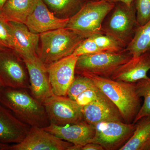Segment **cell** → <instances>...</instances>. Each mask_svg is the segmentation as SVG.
Returning <instances> with one entry per match:
<instances>
[{"mask_svg":"<svg viewBox=\"0 0 150 150\" xmlns=\"http://www.w3.org/2000/svg\"><path fill=\"white\" fill-rule=\"evenodd\" d=\"M0 103L30 127L44 128L50 125L43 104L27 89L3 87L0 90Z\"/></svg>","mask_w":150,"mask_h":150,"instance_id":"1","label":"cell"},{"mask_svg":"<svg viewBox=\"0 0 150 150\" xmlns=\"http://www.w3.org/2000/svg\"><path fill=\"white\" fill-rule=\"evenodd\" d=\"M93 81L96 86L117 107L123 121L133 123L141 106V97L137 93L136 83L114 80L92 74L82 75Z\"/></svg>","mask_w":150,"mask_h":150,"instance_id":"2","label":"cell"},{"mask_svg":"<svg viewBox=\"0 0 150 150\" xmlns=\"http://www.w3.org/2000/svg\"><path fill=\"white\" fill-rule=\"evenodd\" d=\"M41 43L38 56L47 67L74 53L86 38L67 28L40 33Z\"/></svg>","mask_w":150,"mask_h":150,"instance_id":"3","label":"cell"},{"mask_svg":"<svg viewBox=\"0 0 150 150\" xmlns=\"http://www.w3.org/2000/svg\"><path fill=\"white\" fill-rule=\"evenodd\" d=\"M115 5V3L107 0L87 1L79 10L69 18L66 28L86 38L103 33V23Z\"/></svg>","mask_w":150,"mask_h":150,"instance_id":"4","label":"cell"},{"mask_svg":"<svg viewBox=\"0 0 150 150\" xmlns=\"http://www.w3.org/2000/svg\"><path fill=\"white\" fill-rule=\"evenodd\" d=\"M139 26L134 2L131 5L117 2L105 19L101 30L126 48Z\"/></svg>","mask_w":150,"mask_h":150,"instance_id":"5","label":"cell"},{"mask_svg":"<svg viewBox=\"0 0 150 150\" xmlns=\"http://www.w3.org/2000/svg\"><path fill=\"white\" fill-rule=\"evenodd\" d=\"M132 57L125 50L118 53L102 51L81 55L78 57L75 72L77 75L89 74L110 78L120 66Z\"/></svg>","mask_w":150,"mask_h":150,"instance_id":"6","label":"cell"},{"mask_svg":"<svg viewBox=\"0 0 150 150\" xmlns=\"http://www.w3.org/2000/svg\"><path fill=\"white\" fill-rule=\"evenodd\" d=\"M95 133L91 142L101 145L104 150H119L132 136L136 123L108 121L94 125Z\"/></svg>","mask_w":150,"mask_h":150,"instance_id":"7","label":"cell"},{"mask_svg":"<svg viewBox=\"0 0 150 150\" xmlns=\"http://www.w3.org/2000/svg\"><path fill=\"white\" fill-rule=\"evenodd\" d=\"M0 83L3 87L29 89L30 81L24 62L13 50H0Z\"/></svg>","mask_w":150,"mask_h":150,"instance_id":"8","label":"cell"},{"mask_svg":"<svg viewBox=\"0 0 150 150\" xmlns=\"http://www.w3.org/2000/svg\"><path fill=\"white\" fill-rule=\"evenodd\" d=\"M43 104L50 124L65 126L84 121L82 107L67 96L53 94Z\"/></svg>","mask_w":150,"mask_h":150,"instance_id":"9","label":"cell"},{"mask_svg":"<svg viewBox=\"0 0 150 150\" xmlns=\"http://www.w3.org/2000/svg\"><path fill=\"white\" fill-rule=\"evenodd\" d=\"M78 56L71 54L46 67L49 82L54 94L67 96L74 79Z\"/></svg>","mask_w":150,"mask_h":150,"instance_id":"10","label":"cell"},{"mask_svg":"<svg viewBox=\"0 0 150 150\" xmlns=\"http://www.w3.org/2000/svg\"><path fill=\"white\" fill-rule=\"evenodd\" d=\"M72 145L43 128L30 127L23 141L10 145L8 150H69Z\"/></svg>","mask_w":150,"mask_h":150,"instance_id":"11","label":"cell"},{"mask_svg":"<svg viewBox=\"0 0 150 150\" xmlns=\"http://www.w3.org/2000/svg\"><path fill=\"white\" fill-rule=\"evenodd\" d=\"M23 60L29 76L30 92L35 99L43 104L46 99L54 94L46 66L38 56Z\"/></svg>","mask_w":150,"mask_h":150,"instance_id":"12","label":"cell"},{"mask_svg":"<svg viewBox=\"0 0 150 150\" xmlns=\"http://www.w3.org/2000/svg\"><path fill=\"white\" fill-rule=\"evenodd\" d=\"M69 19L55 16L43 0H38L34 10L24 24L31 32L40 34L50 30L66 28Z\"/></svg>","mask_w":150,"mask_h":150,"instance_id":"13","label":"cell"},{"mask_svg":"<svg viewBox=\"0 0 150 150\" xmlns=\"http://www.w3.org/2000/svg\"><path fill=\"white\" fill-rule=\"evenodd\" d=\"M43 129L77 147L90 143L95 133L94 126L84 120L65 126L50 124Z\"/></svg>","mask_w":150,"mask_h":150,"instance_id":"14","label":"cell"},{"mask_svg":"<svg viewBox=\"0 0 150 150\" xmlns=\"http://www.w3.org/2000/svg\"><path fill=\"white\" fill-rule=\"evenodd\" d=\"M8 22L12 32L13 50L22 59L38 56L40 35L31 32L24 23L14 21Z\"/></svg>","mask_w":150,"mask_h":150,"instance_id":"15","label":"cell"},{"mask_svg":"<svg viewBox=\"0 0 150 150\" xmlns=\"http://www.w3.org/2000/svg\"><path fill=\"white\" fill-rule=\"evenodd\" d=\"M30 128L0 103V143L9 145L20 143L26 137Z\"/></svg>","mask_w":150,"mask_h":150,"instance_id":"16","label":"cell"},{"mask_svg":"<svg viewBox=\"0 0 150 150\" xmlns=\"http://www.w3.org/2000/svg\"><path fill=\"white\" fill-rule=\"evenodd\" d=\"M82 111L84 120L93 126L102 121H123L118 108L103 93L93 102L82 107Z\"/></svg>","mask_w":150,"mask_h":150,"instance_id":"17","label":"cell"},{"mask_svg":"<svg viewBox=\"0 0 150 150\" xmlns=\"http://www.w3.org/2000/svg\"><path fill=\"white\" fill-rule=\"evenodd\" d=\"M150 70V51L136 57H132L114 72L111 79L130 83L149 79Z\"/></svg>","mask_w":150,"mask_h":150,"instance_id":"18","label":"cell"},{"mask_svg":"<svg viewBox=\"0 0 150 150\" xmlns=\"http://www.w3.org/2000/svg\"><path fill=\"white\" fill-rule=\"evenodd\" d=\"M38 0H7L0 16L7 21L25 23L35 8Z\"/></svg>","mask_w":150,"mask_h":150,"instance_id":"19","label":"cell"},{"mask_svg":"<svg viewBox=\"0 0 150 150\" xmlns=\"http://www.w3.org/2000/svg\"><path fill=\"white\" fill-rule=\"evenodd\" d=\"M132 136L119 150H148L150 146V116L137 121Z\"/></svg>","mask_w":150,"mask_h":150,"instance_id":"20","label":"cell"},{"mask_svg":"<svg viewBox=\"0 0 150 150\" xmlns=\"http://www.w3.org/2000/svg\"><path fill=\"white\" fill-rule=\"evenodd\" d=\"M125 51L132 57H137L150 51V20L138 27Z\"/></svg>","mask_w":150,"mask_h":150,"instance_id":"21","label":"cell"},{"mask_svg":"<svg viewBox=\"0 0 150 150\" xmlns=\"http://www.w3.org/2000/svg\"><path fill=\"white\" fill-rule=\"evenodd\" d=\"M54 12L69 18L75 14L88 0H43Z\"/></svg>","mask_w":150,"mask_h":150,"instance_id":"22","label":"cell"},{"mask_svg":"<svg viewBox=\"0 0 150 150\" xmlns=\"http://www.w3.org/2000/svg\"><path fill=\"white\" fill-rule=\"evenodd\" d=\"M136 86L137 93L140 97L144 98V101L133 121L134 123L144 117L150 116V78L138 81Z\"/></svg>","mask_w":150,"mask_h":150,"instance_id":"23","label":"cell"},{"mask_svg":"<svg viewBox=\"0 0 150 150\" xmlns=\"http://www.w3.org/2000/svg\"><path fill=\"white\" fill-rule=\"evenodd\" d=\"M96 86L93 81L90 78L82 75H75L74 79L67 91V96L75 100L82 93Z\"/></svg>","mask_w":150,"mask_h":150,"instance_id":"24","label":"cell"},{"mask_svg":"<svg viewBox=\"0 0 150 150\" xmlns=\"http://www.w3.org/2000/svg\"><path fill=\"white\" fill-rule=\"evenodd\" d=\"M91 37L103 51L118 53L125 50L126 48L122 44L110 35L99 33Z\"/></svg>","mask_w":150,"mask_h":150,"instance_id":"25","label":"cell"},{"mask_svg":"<svg viewBox=\"0 0 150 150\" xmlns=\"http://www.w3.org/2000/svg\"><path fill=\"white\" fill-rule=\"evenodd\" d=\"M13 39L11 29L8 21L0 16V50H13Z\"/></svg>","mask_w":150,"mask_h":150,"instance_id":"26","label":"cell"},{"mask_svg":"<svg viewBox=\"0 0 150 150\" xmlns=\"http://www.w3.org/2000/svg\"><path fill=\"white\" fill-rule=\"evenodd\" d=\"M137 23L139 26L150 20V0H135Z\"/></svg>","mask_w":150,"mask_h":150,"instance_id":"27","label":"cell"},{"mask_svg":"<svg viewBox=\"0 0 150 150\" xmlns=\"http://www.w3.org/2000/svg\"><path fill=\"white\" fill-rule=\"evenodd\" d=\"M97 45L91 36L85 38L74 51L73 54L75 56L96 54L102 52Z\"/></svg>","mask_w":150,"mask_h":150,"instance_id":"28","label":"cell"},{"mask_svg":"<svg viewBox=\"0 0 150 150\" xmlns=\"http://www.w3.org/2000/svg\"><path fill=\"white\" fill-rule=\"evenodd\" d=\"M103 94V93L96 86L82 93L76 98L75 101L81 107H83L96 100Z\"/></svg>","mask_w":150,"mask_h":150,"instance_id":"29","label":"cell"},{"mask_svg":"<svg viewBox=\"0 0 150 150\" xmlns=\"http://www.w3.org/2000/svg\"><path fill=\"white\" fill-rule=\"evenodd\" d=\"M69 150H104L101 145L97 143L90 142L81 146H75L72 145Z\"/></svg>","mask_w":150,"mask_h":150,"instance_id":"30","label":"cell"},{"mask_svg":"<svg viewBox=\"0 0 150 150\" xmlns=\"http://www.w3.org/2000/svg\"><path fill=\"white\" fill-rule=\"evenodd\" d=\"M110 2L115 3L117 2H121L124 3L128 5H131V4L134 2L135 0H107Z\"/></svg>","mask_w":150,"mask_h":150,"instance_id":"31","label":"cell"},{"mask_svg":"<svg viewBox=\"0 0 150 150\" xmlns=\"http://www.w3.org/2000/svg\"><path fill=\"white\" fill-rule=\"evenodd\" d=\"M10 145L0 143V150H8Z\"/></svg>","mask_w":150,"mask_h":150,"instance_id":"32","label":"cell"},{"mask_svg":"<svg viewBox=\"0 0 150 150\" xmlns=\"http://www.w3.org/2000/svg\"><path fill=\"white\" fill-rule=\"evenodd\" d=\"M7 1V0H0V14L1 13V12L4 5L5 4Z\"/></svg>","mask_w":150,"mask_h":150,"instance_id":"33","label":"cell"},{"mask_svg":"<svg viewBox=\"0 0 150 150\" xmlns=\"http://www.w3.org/2000/svg\"><path fill=\"white\" fill-rule=\"evenodd\" d=\"M2 87V86L1 84V83H0V90H1V88Z\"/></svg>","mask_w":150,"mask_h":150,"instance_id":"34","label":"cell"},{"mask_svg":"<svg viewBox=\"0 0 150 150\" xmlns=\"http://www.w3.org/2000/svg\"><path fill=\"white\" fill-rule=\"evenodd\" d=\"M88 1H100V0H88Z\"/></svg>","mask_w":150,"mask_h":150,"instance_id":"35","label":"cell"},{"mask_svg":"<svg viewBox=\"0 0 150 150\" xmlns=\"http://www.w3.org/2000/svg\"><path fill=\"white\" fill-rule=\"evenodd\" d=\"M148 150H150V146L149 147V149H148Z\"/></svg>","mask_w":150,"mask_h":150,"instance_id":"36","label":"cell"}]
</instances>
